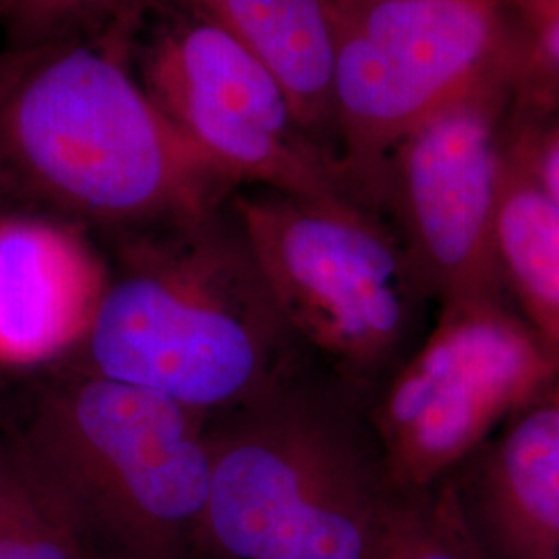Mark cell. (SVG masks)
<instances>
[{"instance_id": "cell-3", "label": "cell", "mask_w": 559, "mask_h": 559, "mask_svg": "<svg viewBox=\"0 0 559 559\" xmlns=\"http://www.w3.org/2000/svg\"><path fill=\"white\" fill-rule=\"evenodd\" d=\"M212 475L191 559H378L404 491L362 399L311 367L210 417Z\"/></svg>"}, {"instance_id": "cell-19", "label": "cell", "mask_w": 559, "mask_h": 559, "mask_svg": "<svg viewBox=\"0 0 559 559\" xmlns=\"http://www.w3.org/2000/svg\"><path fill=\"white\" fill-rule=\"evenodd\" d=\"M90 559H129V558H120V556H108V554H92V558Z\"/></svg>"}, {"instance_id": "cell-12", "label": "cell", "mask_w": 559, "mask_h": 559, "mask_svg": "<svg viewBox=\"0 0 559 559\" xmlns=\"http://www.w3.org/2000/svg\"><path fill=\"white\" fill-rule=\"evenodd\" d=\"M221 25L276 78L302 129L338 162L332 0H168ZM342 170V168H340Z\"/></svg>"}, {"instance_id": "cell-21", "label": "cell", "mask_w": 559, "mask_h": 559, "mask_svg": "<svg viewBox=\"0 0 559 559\" xmlns=\"http://www.w3.org/2000/svg\"><path fill=\"white\" fill-rule=\"evenodd\" d=\"M0 210H9V207H4V203H2V200H0Z\"/></svg>"}, {"instance_id": "cell-17", "label": "cell", "mask_w": 559, "mask_h": 559, "mask_svg": "<svg viewBox=\"0 0 559 559\" xmlns=\"http://www.w3.org/2000/svg\"><path fill=\"white\" fill-rule=\"evenodd\" d=\"M506 154L559 207V122L524 131L516 140L506 138Z\"/></svg>"}, {"instance_id": "cell-9", "label": "cell", "mask_w": 559, "mask_h": 559, "mask_svg": "<svg viewBox=\"0 0 559 559\" xmlns=\"http://www.w3.org/2000/svg\"><path fill=\"white\" fill-rule=\"evenodd\" d=\"M503 83L425 120L383 170L380 214L390 218L438 307L508 300L493 242L506 164Z\"/></svg>"}, {"instance_id": "cell-6", "label": "cell", "mask_w": 559, "mask_h": 559, "mask_svg": "<svg viewBox=\"0 0 559 559\" xmlns=\"http://www.w3.org/2000/svg\"><path fill=\"white\" fill-rule=\"evenodd\" d=\"M336 154L350 191L378 210L392 152L419 124L508 75L496 0H332Z\"/></svg>"}, {"instance_id": "cell-11", "label": "cell", "mask_w": 559, "mask_h": 559, "mask_svg": "<svg viewBox=\"0 0 559 559\" xmlns=\"http://www.w3.org/2000/svg\"><path fill=\"white\" fill-rule=\"evenodd\" d=\"M452 480L489 559H559V373Z\"/></svg>"}, {"instance_id": "cell-4", "label": "cell", "mask_w": 559, "mask_h": 559, "mask_svg": "<svg viewBox=\"0 0 559 559\" xmlns=\"http://www.w3.org/2000/svg\"><path fill=\"white\" fill-rule=\"evenodd\" d=\"M0 427L92 554L191 559L205 510L210 417L62 359L2 376Z\"/></svg>"}, {"instance_id": "cell-14", "label": "cell", "mask_w": 559, "mask_h": 559, "mask_svg": "<svg viewBox=\"0 0 559 559\" xmlns=\"http://www.w3.org/2000/svg\"><path fill=\"white\" fill-rule=\"evenodd\" d=\"M80 526L0 427V559H90Z\"/></svg>"}, {"instance_id": "cell-10", "label": "cell", "mask_w": 559, "mask_h": 559, "mask_svg": "<svg viewBox=\"0 0 559 559\" xmlns=\"http://www.w3.org/2000/svg\"><path fill=\"white\" fill-rule=\"evenodd\" d=\"M106 274L87 230L0 210V376L67 359L90 330Z\"/></svg>"}, {"instance_id": "cell-16", "label": "cell", "mask_w": 559, "mask_h": 559, "mask_svg": "<svg viewBox=\"0 0 559 559\" xmlns=\"http://www.w3.org/2000/svg\"><path fill=\"white\" fill-rule=\"evenodd\" d=\"M150 0H7L0 36L11 44L135 36Z\"/></svg>"}, {"instance_id": "cell-15", "label": "cell", "mask_w": 559, "mask_h": 559, "mask_svg": "<svg viewBox=\"0 0 559 559\" xmlns=\"http://www.w3.org/2000/svg\"><path fill=\"white\" fill-rule=\"evenodd\" d=\"M378 559H489L464 512L454 480L408 491Z\"/></svg>"}, {"instance_id": "cell-20", "label": "cell", "mask_w": 559, "mask_h": 559, "mask_svg": "<svg viewBox=\"0 0 559 559\" xmlns=\"http://www.w3.org/2000/svg\"><path fill=\"white\" fill-rule=\"evenodd\" d=\"M4 2H7V0H0V21H2V11H4Z\"/></svg>"}, {"instance_id": "cell-18", "label": "cell", "mask_w": 559, "mask_h": 559, "mask_svg": "<svg viewBox=\"0 0 559 559\" xmlns=\"http://www.w3.org/2000/svg\"><path fill=\"white\" fill-rule=\"evenodd\" d=\"M526 36L540 64L559 75V0H496Z\"/></svg>"}, {"instance_id": "cell-1", "label": "cell", "mask_w": 559, "mask_h": 559, "mask_svg": "<svg viewBox=\"0 0 559 559\" xmlns=\"http://www.w3.org/2000/svg\"><path fill=\"white\" fill-rule=\"evenodd\" d=\"M133 36L0 41V200L100 239L198 221L237 191L143 87Z\"/></svg>"}, {"instance_id": "cell-7", "label": "cell", "mask_w": 559, "mask_h": 559, "mask_svg": "<svg viewBox=\"0 0 559 559\" xmlns=\"http://www.w3.org/2000/svg\"><path fill=\"white\" fill-rule=\"evenodd\" d=\"M558 373L559 360L510 300L438 307L417 348L369 400L396 485L408 493L450 479Z\"/></svg>"}, {"instance_id": "cell-8", "label": "cell", "mask_w": 559, "mask_h": 559, "mask_svg": "<svg viewBox=\"0 0 559 559\" xmlns=\"http://www.w3.org/2000/svg\"><path fill=\"white\" fill-rule=\"evenodd\" d=\"M131 59L152 100L237 189L357 200L276 78L221 25L150 0Z\"/></svg>"}, {"instance_id": "cell-5", "label": "cell", "mask_w": 559, "mask_h": 559, "mask_svg": "<svg viewBox=\"0 0 559 559\" xmlns=\"http://www.w3.org/2000/svg\"><path fill=\"white\" fill-rule=\"evenodd\" d=\"M228 207L302 353L373 399L438 311L392 224L355 198L261 187H239Z\"/></svg>"}, {"instance_id": "cell-13", "label": "cell", "mask_w": 559, "mask_h": 559, "mask_svg": "<svg viewBox=\"0 0 559 559\" xmlns=\"http://www.w3.org/2000/svg\"><path fill=\"white\" fill-rule=\"evenodd\" d=\"M493 242L506 297L559 360V207L508 154Z\"/></svg>"}, {"instance_id": "cell-2", "label": "cell", "mask_w": 559, "mask_h": 559, "mask_svg": "<svg viewBox=\"0 0 559 559\" xmlns=\"http://www.w3.org/2000/svg\"><path fill=\"white\" fill-rule=\"evenodd\" d=\"M104 242L106 286L67 359L205 417L249 406L316 367L228 203L198 221Z\"/></svg>"}]
</instances>
